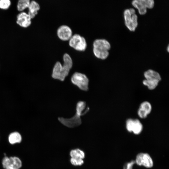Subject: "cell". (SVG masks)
<instances>
[{
  "mask_svg": "<svg viewBox=\"0 0 169 169\" xmlns=\"http://www.w3.org/2000/svg\"><path fill=\"white\" fill-rule=\"evenodd\" d=\"M63 59V64L59 61L55 63L51 75L53 78L62 81H64L68 75L73 64L72 59L68 54H64Z\"/></svg>",
  "mask_w": 169,
  "mask_h": 169,
  "instance_id": "obj_1",
  "label": "cell"
},
{
  "mask_svg": "<svg viewBox=\"0 0 169 169\" xmlns=\"http://www.w3.org/2000/svg\"><path fill=\"white\" fill-rule=\"evenodd\" d=\"M86 102L82 101H79L76 104V113L74 115L70 118L59 117V121L64 125L70 128L78 126L82 123L81 116L87 113L90 110L87 107L86 108Z\"/></svg>",
  "mask_w": 169,
  "mask_h": 169,
  "instance_id": "obj_2",
  "label": "cell"
},
{
  "mask_svg": "<svg viewBox=\"0 0 169 169\" xmlns=\"http://www.w3.org/2000/svg\"><path fill=\"white\" fill-rule=\"evenodd\" d=\"M93 52L95 56L97 58L105 59L109 54L108 50L110 48L109 43L105 39H98L93 43Z\"/></svg>",
  "mask_w": 169,
  "mask_h": 169,
  "instance_id": "obj_3",
  "label": "cell"
},
{
  "mask_svg": "<svg viewBox=\"0 0 169 169\" xmlns=\"http://www.w3.org/2000/svg\"><path fill=\"white\" fill-rule=\"evenodd\" d=\"M72 83L80 90L86 91L89 90V79L85 74L79 72H75L71 78Z\"/></svg>",
  "mask_w": 169,
  "mask_h": 169,
  "instance_id": "obj_4",
  "label": "cell"
},
{
  "mask_svg": "<svg viewBox=\"0 0 169 169\" xmlns=\"http://www.w3.org/2000/svg\"><path fill=\"white\" fill-rule=\"evenodd\" d=\"M124 15L126 26L130 31H134L138 25L137 16L135 10L132 8L126 9Z\"/></svg>",
  "mask_w": 169,
  "mask_h": 169,
  "instance_id": "obj_5",
  "label": "cell"
},
{
  "mask_svg": "<svg viewBox=\"0 0 169 169\" xmlns=\"http://www.w3.org/2000/svg\"><path fill=\"white\" fill-rule=\"evenodd\" d=\"M69 46L78 51H84L86 49L87 44L84 38L78 34L73 35L69 40Z\"/></svg>",
  "mask_w": 169,
  "mask_h": 169,
  "instance_id": "obj_6",
  "label": "cell"
},
{
  "mask_svg": "<svg viewBox=\"0 0 169 169\" xmlns=\"http://www.w3.org/2000/svg\"><path fill=\"white\" fill-rule=\"evenodd\" d=\"M132 4L138 10L139 14L143 15L145 14L147 9H151L154 5V0H133Z\"/></svg>",
  "mask_w": 169,
  "mask_h": 169,
  "instance_id": "obj_7",
  "label": "cell"
},
{
  "mask_svg": "<svg viewBox=\"0 0 169 169\" xmlns=\"http://www.w3.org/2000/svg\"><path fill=\"white\" fill-rule=\"evenodd\" d=\"M126 128L129 132H132L134 134L137 135L141 132L143 126L138 119H129L126 121Z\"/></svg>",
  "mask_w": 169,
  "mask_h": 169,
  "instance_id": "obj_8",
  "label": "cell"
},
{
  "mask_svg": "<svg viewBox=\"0 0 169 169\" xmlns=\"http://www.w3.org/2000/svg\"><path fill=\"white\" fill-rule=\"evenodd\" d=\"M136 163L140 166H143L146 168H151L153 166L152 160L147 153H141L136 156Z\"/></svg>",
  "mask_w": 169,
  "mask_h": 169,
  "instance_id": "obj_9",
  "label": "cell"
},
{
  "mask_svg": "<svg viewBox=\"0 0 169 169\" xmlns=\"http://www.w3.org/2000/svg\"><path fill=\"white\" fill-rule=\"evenodd\" d=\"M57 34L58 38L63 41H69L73 35L71 29L68 26L62 25L58 28Z\"/></svg>",
  "mask_w": 169,
  "mask_h": 169,
  "instance_id": "obj_10",
  "label": "cell"
},
{
  "mask_svg": "<svg viewBox=\"0 0 169 169\" xmlns=\"http://www.w3.org/2000/svg\"><path fill=\"white\" fill-rule=\"evenodd\" d=\"M31 17L28 14L25 12H23L18 15L17 23L20 26L22 27L27 28L31 24Z\"/></svg>",
  "mask_w": 169,
  "mask_h": 169,
  "instance_id": "obj_11",
  "label": "cell"
},
{
  "mask_svg": "<svg viewBox=\"0 0 169 169\" xmlns=\"http://www.w3.org/2000/svg\"><path fill=\"white\" fill-rule=\"evenodd\" d=\"M151 106L148 101H144L140 105L138 110V114L140 118L142 119L146 118L151 110Z\"/></svg>",
  "mask_w": 169,
  "mask_h": 169,
  "instance_id": "obj_12",
  "label": "cell"
},
{
  "mask_svg": "<svg viewBox=\"0 0 169 169\" xmlns=\"http://www.w3.org/2000/svg\"><path fill=\"white\" fill-rule=\"evenodd\" d=\"M10 169H20L22 166L23 163L21 159L16 156H9Z\"/></svg>",
  "mask_w": 169,
  "mask_h": 169,
  "instance_id": "obj_13",
  "label": "cell"
},
{
  "mask_svg": "<svg viewBox=\"0 0 169 169\" xmlns=\"http://www.w3.org/2000/svg\"><path fill=\"white\" fill-rule=\"evenodd\" d=\"M144 75L146 79L147 80H157L160 81L161 79L159 74L151 69L148 70L145 72Z\"/></svg>",
  "mask_w": 169,
  "mask_h": 169,
  "instance_id": "obj_14",
  "label": "cell"
},
{
  "mask_svg": "<svg viewBox=\"0 0 169 169\" xmlns=\"http://www.w3.org/2000/svg\"><path fill=\"white\" fill-rule=\"evenodd\" d=\"M28 14L31 18H33L38 13V11L40 9L39 4L35 1H33L31 3L28 7Z\"/></svg>",
  "mask_w": 169,
  "mask_h": 169,
  "instance_id": "obj_15",
  "label": "cell"
},
{
  "mask_svg": "<svg viewBox=\"0 0 169 169\" xmlns=\"http://www.w3.org/2000/svg\"><path fill=\"white\" fill-rule=\"evenodd\" d=\"M22 141L21 135L18 132H14L11 133L8 137V141L11 145L19 143Z\"/></svg>",
  "mask_w": 169,
  "mask_h": 169,
  "instance_id": "obj_16",
  "label": "cell"
},
{
  "mask_svg": "<svg viewBox=\"0 0 169 169\" xmlns=\"http://www.w3.org/2000/svg\"><path fill=\"white\" fill-rule=\"evenodd\" d=\"M70 156L71 158L74 159H82L84 157V153L83 151L77 149L71 151Z\"/></svg>",
  "mask_w": 169,
  "mask_h": 169,
  "instance_id": "obj_17",
  "label": "cell"
},
{
  "mask_svg": "<svg viewBox=\"0 0 169 169\" xmlns=\"http://www.w3.org/2000/svg\"><path fill=\"white\" fill-rule=\"evenodd\" d=\"M159 82L157 80L145 79L143 81V83L144 85L146 86L148 89L152 90L156 87Z\"/></svg>",
  "mask_w": 169,
  "mask_h": 169,
  "instance_id": "obj_18",
  "label": "cell"
},
{
  "mask_svg": "<svg viewBox=\"0 0 169 169\" xmlns=\"http://www.w3.org/2000/svg\"><path fill=\"white\" fill-rule=\"evenodd\" d=\"M30 2L29 0H19L17 5L18 11H22L27 8H28Z\"/></svg>",
  "mask_w": 169,
  "mask_h": 169,
  "instance_id": "obj_19",
  "label": "cell"
},
{
  "mask_svg": "<svg viewBox=\"0 0 169 169\" xmlns=\"http://www.w3.org/2000/svg\"><path fill=\"white\" fill-rule=\"evenodd\" d=\"M1 164L4 169H10L9 156H4L2 160Z\"/></svg>",
  "mask_w": 169,
  "mask_h": 169,
  "instance_id": "obj_20",
  "label": "cell"
},
{
  "mask_svg": "<svg viewBox=\"0 0 169 169\" xmlns=\"http://www.w3.org/2000/svg\"><path fill=\"white\" fill-rule=\"evenodd\" d=\"M11 4L10 0H0V8L4 9H8Z\"/></svg>",
  "mask_w": 169,
  "mask_h": 169,
  "instance_id": "obj_21",
  "label": "cell"
},
{
  "mask_svg": "<svg viewBox=\"0 0 169 169\" xmlns=\"http://www.w3.org/2000/svg\"><path fill=\"white\" fill-rule=\"evenodd\" d=\"M70 161L72 164L74 166L81 165L84 163L82 159H77L71 158Z\"/></svg>",
  "mask_w": 169,
  "mask_h": 169,
  "instance_id": "obj_22",
  "label": "cell"
},
{
  "mask_svg": "<svg viewBox=\"0 0 169 169\" xmlns=\"http://www.w3.org/2000/svg\"><path fill=\"white\" fill-rule=\"evenodd\" d=\"M136 163L134 161H131L125 163L123 166V169H132L133 165Z\"/></svg>",
  "mask_w": 169,
  "mask_h": 169,
  "instance_id": "obj_23",
  "label": "cell"
},
{
  "mask_svg": "<svg viewBox=\"0 0 169 169\" xmlns=\"http://www.w3.org/2000/svg\"><path fill=\"white\" fill-rule=\"evenodd\" d=\"M167 51H168V52H169V46H168Z\"/></svg>",
  "mask_w": 169,
  "mask_h": 169,
  "instance_id": "obj_24",
  "label": "cell"
}]
</instances>
